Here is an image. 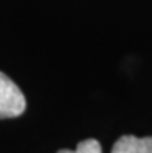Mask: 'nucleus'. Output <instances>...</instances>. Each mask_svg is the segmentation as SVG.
<instances>
[{"instance_id": "obj_1", "label": "nucleus", "mask_w": 152, "mask_h": 153, "mask_svg": "<svg viewBox=\"0 0 152 153\" xmlns=\"http://www.w3.org/2000/svg\"><path fill=\"white\" fill-rule=\"evenodd\" d=\"M26 108L25 96L13 80L0 71V119L20 116Z\"/></svg>"}, {"instance_id": "obj_2", "label": "nucleus", "mask_w": 152, "mask_h": 153, "mask_svg": "<svg viewBox=\"0 0 152 153\" xmlns=\"http://www.w3.org/2000/svg\"><path fill=\"white\" fill-rule=\"evenodd\" d=\"M112 153H152V136L137 138L124 134L113 144Z\"/></svg>"}, {"instance_id": "obj_3", "label": "nucleus", "mask_w": 152, "mask_h": 153, "mask_svg": "<svg viewBox=\"0 0 152 153\" xmlns=\"http://www.w3.org/2000/svg\"><path fill=\"white\" fill-rule=\"evenodd\" d=\"M58 153H103V149H101V144L96 139H85L78 144L76 150L62 149Z\"/></svg>"}]
</instances>
